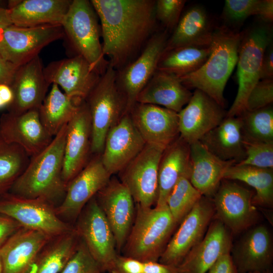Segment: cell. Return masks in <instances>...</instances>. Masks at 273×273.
Returning <instances> with one entry per match:
<instances>
[{
	"mask_svg": "<svg viewBox=\"0 0 273 273\" xmlns=\"http://www.w3.org/2000/svg\"><path fill=\"white\" fill-rule=\"evenodd\" d=\"M101 22L102 52L116 71L131 62L156 25L153 0H92Z\"/></svg>",
	"mask_w": 273,
	"mask_h": 273,
	"instance_id": "1",
	"label": "cell"
},
{
	"mask_svg": "<svg viewBox=\"0 0 273 273\" xmlns=\"http://www.w3.org/2000/svg\"><path fill=\"white\" fill-rule=\"evenodd\" d=\"M67 128V124L47 147L30 157L9 193L23 198L43 199L56 207L62 202L67 187L62 178Z\"/></svg>",
	"mask_w": 273,
	"mask_h": 273,
	"instance_id": "2",
	"label": "cell"
},
{
	"mask_svg": "<svg viewBox=\"0 0 273 273\" xmlns=\"http://www.w3.org/2000/svg\"><path fill=\"white\" fill-rule=\"evenodd\" d=\"M243 34L244 31L232 30L225 26L216 28L206 61L195 72L178 77L181 83L188 88L203 92L223 108L224 89L237 64Z\"/></svg>",
	"mask_w": 273,
	"mask_h": 273,
	"instance_id": "3",
	"label": "cell"
},
{
	"mask_svg": "<svg viewBox=\"0 0 273 273\" xmlns=\"http://www.w3.org/2000/svg\"><path fill=\"white\" fill-rule=\"evenodd\" d=\"M177 225L167 204H135L134 221L121 250L123 255L143 262L158 261Z\"/></svg>",
	"mask_w": 273,
	"mask_h": 273,
	"instance_id": "4",
	"label": "cell"
},
{
	"mask_svg": "<svg viewBox=\"0 0 273 273\" xmlns=\"http://www.w3.org/2000/svg\"><path fill=\"white\" fill-rule=\"evenodd\" d=\"M116 70L110 64L85 102L92 124L91 154H101L109 131L127 112L125 99L116 84Z\"/></svg>",
	"mask_w": 273,
	"mask_h": 273,
	"instance_id": "5",
	"label": "cell"
},
{
	"mask_svg": "<svg viewBox=\"0 0 273 273\" xmlns=\"http://www.w3.org/2000/svg\"><path fill=\"white\" fill-rule=\"evenodd\" d=\"M98 17L90 1L73 0L62 26L76 55L83 57L92 70L102 75L109 62L102 52Z\"/></svg>",
	"mask_w": 273,
	"mask_h": 273,
	"instance_id": "6",
	"label": "cell"
},
{
	"mask_svg": "<svg viewBox=\"0 0 273 273\" xmlns=\"http://www.w3.org/2000/svg\"><path fill=\"white\" fill-rule=\"evenodd\" d=\"M271 39L270 31L267 26H257L246 33L244 32L237 64L238 92L226 116L238 117L245 111L247 98L260 80L264 54Z\"/></svg>",
	"mask_w": 273,
	"mask_h": 273,
	"instance_id": "7",
	"label": "cell"
},
{
	"mask_svg": "<svg viewBox=\"0 0 273 273\" xmlns=\"http://www.w3.org/2000/svg\"><path fill=\"white\" fill-rule=\"evenodd\" d=\"M56 206L40 198H26L10 193L0 196V213L19 222L22 227L41 232L51 238L74 229V225L61 219Z\"/></svg>",
	"mask_w": 273,
	"mask_h": 273,
	"instance_id": "8",
	"label": "cell"
},
{
	"mask_svg": "<svg viewBox=\"0 0 273 273\" xmlns=\"http://www.w3.org/2000/svg\"><path fill=\"white\" fill-rule=\"evenodd\" d=\"M165 148L147 144L142 150L118 174L135 204L144 207L155 205L158 196L159 163Z\"/></svg>",
	"mask_w": 273,
	"mask_h": 273,
	"instance_id": "9",
	"label": "cell"
},
{
	"mask_svg": "<svg viewBox=\"0 0 273 273\" xmlns=\"http://www.w3.org/2000/svg\"><path fill=\"white\" fill-rule=\"evenodd\" d=\"M74 228L103 273L119 254L112 229L95 196L85 205Z\"/></svg>",
	"mask_w": 273,
	"mask_h": 273,
	"instance_id": "10",
	"label": "cell"
},
{
	"mask_svg": "<svg viewBox=\"0 0 273 273\" xmlns=\"http://www.w3.org/2000/svg\"><path fill=\"white\" fill-rule=\"evenodd\" d=\"M254 193L234 180L223 179L211 198L214 217L237 235L256 224L259 213L252 204Z\"/></svg>",
	"mask_w": 273,
	"mask_h": 273,
	"instance_id": "11",
	"label": "cell"
},
{
	"mask_svg": "<svg viewBox=\"0 0 273 273\" xmlns=\"http://www.w3.org/2000/svg\"><path fill=\"white\" fill-rule=\"evenodd\" d=\"M168 38L167 30L154 33L147 41L141 55L116 71V84L125 100L127 112L136 103L138 95L157 70Z\"/></svg>",
	"mask_w": 273,
	"mask_h": 273,
	"instance_id": "12",
	"label": "cell"
},
{
	"mask_svg": "<svg viewBox=\"0 0 273 273\" xmlns=\"http://www.w3.org/2000/svg\"><path fill=\"white\" fill-rule=\"evenodd\" d=\"M111 176L103 164L101 154L94 155L67 184L63 200L55 208L57 215L74 225L85 205L107 184Z\"/></svg>",
	"mask_w": 273,
	"mask_h": 273,
	"instance_id": "13",
	"label": "cell"
},
{
	"mask_svg": "<svg viewBox=\"0 0 273 273\" xmlns=\"http://www.w3.org/2000/svg\"><path fill=\"white\" fill-rule=\"evenodd\" d=\"M214 216L212 199L202 196L179 223L158 261L178 266L202 239Z\"/></svg>",
	"mask_w": 273,
	"mask_h": 273,
	"instance_id": "14",
	"label": "cell"
},
{
	"mask_svg": "<svg viewBox=\"0 0 273 273\" xmlns=\"http://www.w3.org/2000/svg\"><path fill=\"white\" fill-rule=\"evenodd\" d=\"M113 233L119 254L134 221L135 204L126 187L119 179L111 176L95 196Z\"/></svg>",
	"mask_w": 273,
	"mask_h": 273,
	"instance_id": "15",
	"label": "cell"
},
{
	"mask_svg": "<svg viewBox=\"0 0 273 273\" xmlns=\"http://www.w3.org/2000/svg\"><path fill=\"white\" fill-rule=\"evenodd\" d=\"M64 37L61 25L27 27L12 25L4 33L5 58L20 66L38 56L50 43Z\"/></svg>",
	"mask_w": 273,
	"mask_h": 273,
	"instance_id": "16",
	"label": "cell"
},
{
	"mask_svg": "<svg viewBox=\"0 0 273 273\" xmlns=\"http://www.w3.org/2000/svg\"><path fill=\"white\" fill-rule=\"evenodd\" d=\"M43 72L50 85L57 84L66 95L80 101L85 100L101 75L91 69L83 57L76 55L50 63Z\"/></svg>",
	"mask_w": 273,
	"mask_h": 273,
	"instance_id": "17",
	"label": "cell"
},
{
	"mask_svg": "<svg viewBox=\"0 0 273 273\" xmlns=\"http://www.w3.org/2000/svg\"><path fill=\"white\" fill-rule=\"evenodd\" d=\"M92 124L85 101L67 124L62 178L67 186L87 164L91 154Z\"/></svg>",
	"mask_w": 273,
	"mask_h": 273,
	"instance_id": "18",
	"label": "cell"
},
{
	"mask_svg": "<svg viewBox=\"0 0 273 273\" xmlns=\"http://www.w3.org/2000/svg\"><path fill=\"white\" fill-rule=\"evenodd\" d=\"M145 145L129 112H126L106 135L101 154L105 168L111 175L118 173Z\"/></svg>",
	"mask_w": 273,
	"mask_h": 273,
	"instance_id": "19",
	"label": "cell"
},
{
	"mask_svg": "<svg viewBox=\"0 0 273 273\" xmlns=\"http://www.w3.org/2000/svg\"><path fill=\"white\" fill-rule=\"evenodd\" d=\"M0 136L6 142L21 147L30 157L47 147L54 138L43 126L38 110L3 114L0 118Z\"/></svg>",
	"mask_w": 273,
	"mask_h": 273,
	"instance_id": "20",
	"label": "cell"
},
{
	"mask_svg": "<svg viewBox=\"0 0 273 273\" xmlns=\"http://www.w3.org/2000/svg\"><path fill=\"white\" fill-rule=\"evenodd\" d=\"M231 255L238 273L270 270L273 259V241L266 225L255 224L245 231Z\"/></svg>",
	"mask_w": 273,
	"mask_h": 273,
	"instance_id": "21",
	"label": "cell"
},
{
	"mask_svg": "<svg viewBox=\"0 0 273 273\" xmlns=\"http://www.w3.org/2000/svg\"><path fill=\"white\" fill-rule=\"evenodd\" d=\"M223 108L206 94L195 89L178 113L179 136L189 145L199 141L226 116Z\"/></svg>",
	"mask_w": 273,
	"mask_h": 273,
	"instance_id": "22",
	"label": "cell"
},
{
	"mask_svg": "<svg viewBox=\"0 0 273 273\" xmlns=\"http://www.w3.org/2000/svg\"><path fill=\"white\" fill-rule=\"evenodd\" d=\"M146 143L166 148L179 135L178 113L157 105L135 103L128 112Z\"/></svg>",
	"mask_w": 273,
	"mask_h": 273,
	"instance_id": "23",
	"label": "cell"
},
{
	"mask_svg": "<svg viewBox=\"0 0 273 273\" xmlns=\"http://www.w3.org/2000/svg\"><path fill=\"white\" fill-rule=\"evenodd\" d=\"M43 69L39 55L18 67L10 85L14 98L8 107L9 112L20 114L31 110H38L50 86Z\"/></svg>",
	"mask_w": 273,
	"mask_h": 273,
	"instance_id": "24",
	"label": "cell"
},
{
	"mask_svg": "<svg viewBox=\"0 0 273 273\" xmlns=\"http://www.w3.org/2000/svg\"><path fill=\"white\" fill-rule=\"evenodd\" d=\"M232 235L215 217L202 239L178 266L181 273H206L224 254L231 253Z\"/></svg>",
	"mask_w": 273,
	"mask_h": 273,
	"instance_id": "25",
	"label": "cell"
},
{
	"mask_svg": "<svg viewBox=\"0 0 273 273\" xmlns=\"http://www.w3.org/2000/svg\"><path fill=\"white\" fill-rule=\"evenodd\" d=\"M189 179L203 196L212 198L227 169L236 163L217 158L199 141L190 144Z\"/></svg>",
	"mask_w": 273,
	"mask_h": 273,
	"instance_id": "26",
	"label": "cell"
},
{
	"mask_svg": "<svg viewBox=\"0 0 273 273\" xmlns=\"http://www.w3.org/2000/svg\"><path fill=\"white\" fill-rule=\"evenodd\" d=\"M52 238L39 231L21 228L0 248L4 273H26Z\"/></svg>",
	"mask_w": 273,
	"mask_h": 273,
	"instance_id": "27",
	"label": "cell"
},
{
	"mask_svg": "<svg viewBox=\"0 0 273 273\" xmlns=\"http://www.w3.org/2000/svg\"><path fill=\"white\" fill-rule=\"evenodd\" d=\"M10 2L8 7L13 23L19 27L61 25L72 1L23 0Z\"/></svg>",
	"mask_w": 273,
	"mask_h": 273,
	"instance_id": "28",
	"label": "cell"
},
{
	"mask_svg": "<svg viewBox=\"0 0 273 273\" xmlns=\"http://www.w3.org/2000/svg\"><path fill=\"white\" fill-rule=\"evenodd\" d=\"M192 93L178 77L157 70L136 98V103L161 106L178 113Z\"/></svg>",
	"mask_w": 273,
	"mask_h": 273,
	"instance_id": "29",
	"label": "cell"
},
{
	"mask_svg": "<svg viewBox=\"0 0 273 273\" xmlns=\"http://www.w3.org/2000/svg\"><path fill=\"white\" fill-rule=\"evenodd\" d=\"M190 145L179 135L167 146L158 167V196L155 205L166 204L167 199L179 179L189 176Z\"/></svg>",
	"mask_w": 273,
	"mask_h": 273,
	"instance_id": "30",
	"label": "cell"
},
{
	"mask_svg": "<svg viewBox=\"0 0 273 273\" xmlns=\"http://www.w3.org/2000/svg\"><path fill=\"white\" fill-rule=\"evenodd\" d=\"M199 141L214 156L236 164L245 157L240 117L225 116L221 123Z\"/></svg>",
	"mask_w": 273,
	"mask_h": 273,
	"instance_id": "31",
	"label": "cell"
},
{
	"mask_svg": "<svg viewBox=\"0 0 273 273\" xmlns=\"http://www.w3.org/2000/svg\"><path fill=\"white\" fill-rule=\"evenodd\" d=\"M213 32L205 10L194 6L181 15L172 35L168 38L164 52L185 46H209Z\"/></svg>",
	"mask_w": 273,
	"mask_h": 273,
	"instance_id": "32",
	"label": "cell"
},
{
	"mask_svg": "<svg viewBox=\"0 0 273 273\" xmlns=\"http://www.w3.org/2000/svg\"><path fill=\"white\" fill-rule=\"evenodd\" d=\"M80 242L74 228L52 238L39 252L26 273H60L76 252Z\"/></svg>",
	"mask_w": 273,
	"mask_h": 273,
	"instance_id": "33",
	"label": "cell"
},
{
	"mask_svg": "<svg viewBox=\"0 0 273 273\" xmlns=\"http://www.w3.org/2000/svg\"><path fill=\"white\" fill-rule=\"evenodd\" d=\"M82 102L68 96L57 84H52L38 109L40 121L51 135L54 137L68 124Z\"/></svg>",
	"mask_w": 273,
	"mask_h": 273,
	"instance_id": "34",
	"label": "cell"
},
{
	"mask_svg": "<svg viewBox=\"0 0 273 273\" xmlns=\"http://www.w3.org/2000/svg\"><path fill=\"white\" fill-rule=\"evenodd\" d=\"M223 179L239 180L252 187L255 193L252 204L255 206H273V169L234 164L225 171Z\"/></svg>",
	"mask_w": 273,
	"mask_h": 273,
	"instance_id": "35",
	"label": "cell"
},
{
	"mask_svg": "<svg viewBox=\"0 0 273 273\" xmlns=\"http://www.w3.org/2000/svg\"><path fill=\"white\" fill-rule=\"evenodd\" d=\"M210 51V45H193L165 51L159 59L157 70L178 77L192 73L206 61Z\"/></svg>",
	"mask_w": 273,
	"mask_h": 273,
	"instance_id": "36",
	"label": "cell"
},
{
	"mask_svg": "<svg viewBox=\"0 0 273 273\" xmlns=\"http://www.w3.org/2000/svg\"><path fill=\"white\" fill-rule=\"evenodd\" d=\"M30 158L21 147L6 142L0 136V196L9 192Z\"/></svg>",
	"mask_w": 273,
	"mask_h": 273,
	"instance_id": "37",
	"label": "cell"
},
{
	"mask_svg": "<svg viewBox=\"0 0 273 273\" xmlns=\"http://www.w3.org/2000/svg\"><path fill=\"white\" fill-rule=\"evenodd\" d=\"M243 140L253 143L273 142V108L270 105L239 116Z\"/></svg>",
	"mask_w": 273,
	"mask_h": 273,
	"instance_id": "38",
	"label": "cell"
},
{
	"mask_svg": "<svg viewBox=\"0 0 273 273\" xmlns=\"http://www.w3.org/2000/svg\"><path fill=\"white\" fill-rule=\"evenodd\" d=\"M203 196L190 183L189 177H181L166 201L169 211L177 225L190 212Z\"/></svg>",
	"mask_w": 273,
	"mask_h": 273,
	"instance_id": "39",
	"label": "cell"
},
{
	"mask_svg": "<svg viewBox=\"0 0 273 273\" xmlns=\"http://www.w3.org/2000/svg\"><path fill=\"white\" fill-rule=\"evenodd\" d=\"M245 158L239 165L273 169V142L253 143L244 141Z\"/></svg>",
	"mask_w": 273,
	"mask_h": 273,
	"instance_id": "40",
	"label": "cell"
},
{
	"mask_svg": "<svg viewBox=\"0 0 273 273\" xmlns=\"http://www.w3.org/2000/svg\"><path fill=\"white\" fill-rule=\"evenodd\" d=\"M60 273H103L81 240L77 250Z\"/></svg>",
	"mask_w": 273,
	"mask_h": 273,
	"instance_id": "41",
	"label": "cell"
},
{
	"mask_svg": "<svg viewBox=\"0 0 273 273\" xmlns=\"http://www.w3.org/2000/svg\"><path fill=\"white\" fill-rule=\"evenodd\" d=\"M186 3L185 0H157L155 2L156 19L167 29H174L177 25Z\"/></svg>",
	"mask_w": 273,
	"mask_h": 273,
	"instance_id": "42",
	"label": "cell"
},
{
	"mask_svg": "<svg viewBox=\"0 0 273 273\" xmlns=\"http://www.w3.org/2000/svg\"><path fill=\"white\" fill-rule=\"evenodd\" d=\"M261 0H226L223 14L230 22H240L249 16L257 15Z\"/></svg>",
	"mask_w": 273,
	"mask_h": 273,
	"instance_id": "43",
	"label": "cell"
},
{
	"mask_svg": "<svg viewBox=\"0 0 273 273\" xmlns=\"http://www.w3.org/2000/svg\"><path fill=\"white\" fill-rule=\"evenodd\" d=\"M273 102L272 79L260 80L250 93L245 111L258 110L270 105Z\"/></svg>",
	"mask_w": 273,
	"mask_h": 273,
	"instance_id": "44",
	"label": "cell"
},
{
	"mask_svg": "<svg viewBox=\"0 0 273 273\" xmlns=\"http://www.w3.org/2000/svg\"><path fill=\"white\" fill-rule=\"evenodd\" d=\"M144 262L118 254L108 271L109 273H143Z\"/></svg>",
	"mask_w": 273,
	"mask_h": 273,
	"instance_id": "45",
	"label": "cell"
},
{
	"mask_svg": "<svg viewBox=\"0 0 273 273\" xmlns=\"http://www.w3.org/2000/svg\"><path fill=\"white\" fill-rule=\"evenodd\" d=\"M22 225L10 217L0 213V248Z\"/></svg>",
	"mask_w": 273,
	"mask_h": 273,
	"instance_id": "46",
	"label": "cell"
},
{
	"mask_svg": "<svg viewBox=\"0 0 273 273\" xmlns=\"http://www.w3.org/2000/svg\"><path fill=\"white\" fill-rule=\"evenodd\" d=\"M19 66L6 60L0 54V84L11 85Z\"/></svg>",
	"mask_w": 273,
	"mask_h": 273,
	"instance_id": "47",
	"label": "cell"
},
{
	"mask_svg": "<svg viewBox=\"0 0 273 273\" xmlns=\"http://www.w3.org/2000/svg\"><path fill=\"white\" fill-rule=\"evenodd\" d=\"M206 273H238L231 253L221 256Z\"/></svg>",
	"mask_w": 273,
	"mask_h": 273,
	"instance_id": "48",
	"label": "cell"
},
{
	"mask_svg": "<svg viewBox=\"0 0 273 273\" xmlns=\"http://www.w3.org/2000/svg\"><path fill=\"white\" fill-rule=\"evenodd\" d=\"M143 273H181L178 266L164 264L159 261L144 262Z\"/></svg>",
	"mask_w": 273,
	"mask_h": 273,
	"instance_id": "49",
	"label": "cell"
},
{
	"mask_svg": "<svg viewBox=\"0 0 273 273\" xmlns=\"http://www.w3.org/2000/svg\"><path fill=\"white\" fill-rule=\"evenodd\" d=\"M272 76L273 48L270 43L266 48L264 54L260 71V80L272 79Z\"/></svg>",
	"mask_w": 273,
	"mask_h": 273,
	"instance_id": "50",
	"label": "cell"
},
{
	"mask_svg": "<svg viewBox=\"0 0 273 273\" xmlns=\"http://www.w3.org/2000/svg\"><path fill=\"white\" fill-rule=\"evenodd\" d=\"M12 25L13 23L10 18L9 9L0 6V54L4 58V33L6 29Z\"/></svg>",
	"mask_w": 273,
	"mask_h": 273,
	"instance_id": "51",
	"label": "cell"
},
{
	"mask_svg": "<svg viewBox=\"0 0 273 273\" xmlns=\"http://www.w3.org/2000/svg\"><path fill=\"white\" fill-rule=\"evenodd\" d=\"M263 20L272 22L273 20V1L261 0L257 15Z\"/></svg>",
	"mask_w": 273,
	"mask_h": 273,
	"instance_id": "52",
	"label": "cell"
},
{
	"mask_svg": "<svg viewBox=\"0 0 273 273\" xmlns=\"http://www.w3.org/2000/svg\"><path fill=\"white\" fill-rule=\"evenodd\" d=\"M14 95L10 85L0 84V109L8 108L12 103Z\"/></svg>",
	"mask_w": 273,
	"mask_h": 273,
	"instance_id": "53",
	"label": "cell"
},
{
	"mask_svg": "<svg viewBox=\"0 0 273 273\" xmlns=\"http://www.w3.org/2000/svg\"><path fill=\"white\" fill-rule=\"evenodd\" d=\"M0 273H4V267L2 257L0 253Z\"/></svg>",
	"mask_w": 273,
	"mask_h": 273,
	"instance_id": "54",
	"label": "cell"
},
{
	"mask_svg": "<svg viewBox=\"0 0 273 273\" xmlns=\"http://www.w3.org/2000/svg\"><path fill=\"white\" fill-rule=\"evenodd\" d=\"M249 273H271L270 270L265 271H252Z\"/></svg>",
	"mask_w": 273,
	"mask_h": 273,
	"instance_id": "55",
	"label": "cell"
}]
</instances>
